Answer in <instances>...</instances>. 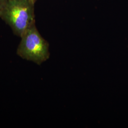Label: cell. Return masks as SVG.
Returning a JSON list of instances; mask_svg holds the SVG:
<instances>
[{
  "label": "cell",
  "mask_w": 128,
  "mask_h": 128,
  "mask_svg": "<svg viewBox=\"0 0 128 128\" xmlns=\"http://www.w3.org/2000/svg\"><path fill=\"white\" fill-rule=\"evenodd\" d=\"M17 55L22 58L40 66L50 57V45L33 23L20 37Z\"/></svg>",
  "instance_id": "7a4b0ae2"
},
{
  "label": "cell",
  "mask_w": 128,
  "mask_h": 128,
  "mask_svg": "<svg viewBox=\"0 0 128 128\" xmlns=\"http://www.w3.org/2000/svg\"><path fill=\"white\" fill-rule=\"evenodd\" d=\"M7 0H0V20L2 10L4 8Z\"/></svg>",
  "instance_id": "3957f363"
},
{
  "label": "cell",
  "mask_w": 128,
  "mask_h": 128,
  "mask_svg": "<svg viewBox=\"0 0 128 128\" xmlns=\"http://www.w3.org/2000/svg\"><path fill=\"white\" fill-rule=\"evenodd\" d=\"M33 0V1H34L35 2H37V0Z\"/></svg>",
  "instance_id": "277c9868"
},
{
  "label": "cell",
  "mask_w": 128,
  "mask_h": 128,
  "mask_svg": "<svg viewBox=\"0 0 128 128\" xmlns=\"http://www.w3.org/2000/svg\"><path fill=\"white\" fill-rule=\"evenodd\" d=\"M35 4L33 0H8L0 19L11 28L14 35H22L35 23Z\"/></svg>",
  "instance_id": "6da1fadb"
}]
</instances>
